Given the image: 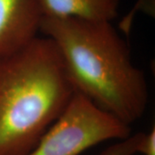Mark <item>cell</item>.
I'll use <instances>...</instances> for the list:
<instances>
[{"mask_svg": "<svg viewBox=\"0 0 155 155\" xmlns=\"http://www.w3.org/2000/svg\"><path fill=\"white\" fill-rule=\"evenodd\" d=\"M131 135V127L74 91L69 102L28 155H79L106 140Z\"/></svg>", "mask_w": 155, "mask_h": 155, "instance_id": "obj_3", "label": "cell"}, {"mask_svg": "<svg viewBox=\"0 0 155 155\" xmlns=\"http://www.w3.org/2000/svg\"><path fill=\"white\" fill-rule=\"evenodd\" d=\"M74 91L47 36L1 59L0 155L29 154Z\"/></svg>", "mask_w": 155, "mask_h": 155, "instance_id": "obj_2", "label": "cell"}, {"mask_svg": "<svg viewBox=\"0 0 155 155\" xmlns=\"http://www.w3.org/2000/svg\"><path fill=\"white\" fill-rule=\"evenodd\" d=\"M138 153L142 155H155V129H153L149 133L144 134L139 146Z\"/></svg>", "mask_w": 155, "mask_h": 155, "instance_id": "obj_7", "label": "cell"}, {"mask_svg": "<svg viewBox=\"0 0 155 155\" xmlns=\"http://www.w3.org/2000/svg\"><path fill=\"white\" fill-rule=\"evenodd\" d=\"M44 17L112 22L121 0H40Z\"/></svg>", "mask_w": 155, "mask_h": 155, "instance_id": "obj_5", "label": "cell"}, {"mask_svg": "<svg viewBox=\"0 0 155 155\" xmlns=\"http://www.w3.org/2000/svg\"><path fill=\"white\" fill-rule=\"evenodd\" d=\"M41 32L56 46L75 91L129 126L144 115L146 75L111 22L44 17Z\"/></svg>", "mask_w": 155, "mask_h": 155, "instance_id": "obj_1", "label": "cell"}, {"mask_svg": "<svg viewBox=\"0 0 155 155\" xmlns=\"http://www.w3.org/2000/svg\"><path fill=\"white\" fill-rule=\"evenodd\" d=\"M43 17L40 0H0V60L36 38Z\"/></svg>", "mask_w": 155, "mask_h": 155, "instance_id": "obj_4", "label": "cell"}, {"mask_svg": "<svg viewBox=\"0 0 155 155\" xmlns=\"http://www.w3.org/2000/svg\"><path fill=\"white\" fill-rule=\"evenodd\" d=\"M144 134H134L127 138L117 140V142L109 146L98 155H135L138 153L139 146Z\"/></svg>", "mask_w": 155, "mask_h": 155, "instance_id": "obj_6", "label": "cell"}]
</instances>
